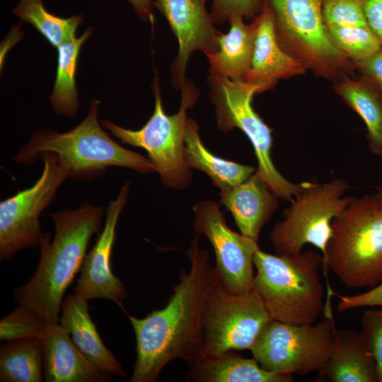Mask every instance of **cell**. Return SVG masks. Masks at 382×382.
Listing matches in <instances>:
<instances>
[{"label":"cell","instance_id":"1","mask_svg":"<svg viewBox=\"0 0 382 382\" xmlns=\"http://www.w3.org/2000/svg\"><path fill=\"white\" fill-rule=\"evenodd\" d=\"M187 253L190 270L180 273L166 305L143 318L127 313L137 341L131 382L156 381L172 360L182 359L190 364L201 354L203 310L214 273L208 252L199 247L197 237Z\"/></svg>","mask_w":382,"mask_h":382},{"label":"cell","instance_id":"2","mask_svg":"<svg viewBox=\"0 0 382 382\" xmlns=\"http://www.w3.org/2000/svg\"><path fill=\"white\" fill-rule=\"evenodd\" d=\"M104 215L101 207L88 202L51 213L54 238L45 233L35 272L13 290L16 302L45 324H58L64 292L81 268L91 238L101 231Z\"/></svg>","mask_w":382,"mask_h":382},{"label":"cell","instance_id":"3","mask_svg":"<svg viewBox=\"0 0 382 382\" xmlns=\"http://www.w3.org/2000/svg\"><path fill=\"white\" fill-rule=\"evenodd\" d=\"M99 105L100 102L93 99L86 117L68 132L45 129L35 132L14 161L29 165L42 153L54 152L69 178L82 180L100 177L110 166L142 173L154 172L149 158L122 146L105 132L98 120Z\"/></svg>","mask_w":382,"mask_h":382},{"label":"cell","instance_id":"4","mask_svg":"<svg viewBox=\"0 0 382 382\" xmlns=\"http://www.w3.org/2000/svg\"><path fill=\"white\" fill-rule=\"evenodd\" d=\"M323 258L316 251L272 255L260 248L253 256V289L272 320L312 325L324 313L325 288L320 277Z\"/></svg>","mask_w":382,"mask_h":382},{"label":"cell","instance_id":"5","mask_svg":"<svg viewBox=\"0 0 382 382\" xmlns=\"http://www.w3.org/2000/svg\"><path fill=\"white\" fill-rule=\"evenodd\" d=\"M323 268L328 292L330 270L349 288L372 289L382 283V199L352 197L332 221Z\"/></svg>","mask_w":382,"mask_h":382},{"label":"cell","instance_id":"6","mask_svg":"<svg viewBox=\"0 0 382 382\" xmlns=\"http://www.w3.org/2000/svg\"><path fill=\"white\" fill-rule=\"evenodd\" d=\"M282 48L315 76L335 83L356 71L332 42L323 18L324 0H265Z\"/></svg>","mask_w":382,"mask_h":382},{"label":"cell","instance_id":"7","mask_svg":"<svg viewBox=\"0 0 382 382\" xmlns=\"http://www.w3.org/2000/svg\"><path fill=\"white\" fill-rule=\"evenodd\" d=\"M181 88L179 111L172 115H166L156 78L153 86L154 113L139 129H126L108 120L101 121L103 127L122 143L146 150L163 185L177 190L185 188L191 181L192 173L185 160L184 133L187 110L194 105L198 95L195 87L186 81Z\"/></svg>","mask_w":382,"mask_h":382},{"label":"cell","instance_id":"8","mask_svg":"<svg viewBox=\"0 0 382 382\" xmlns=\"http://www.w3.org/2000/svg\"><path fill=\"white\" fill-rule=\"evenodd\" d=\"M211 83L218 127L224 132L237 127L245 133L254 148L257 160L256 173L277 198L291 202L301 184L290 182L274 166L272 158V131L252 105L255 93L271 87L265 83L233 81L214 75L211 76Z\"/></svg>","mask_w":382,"mask_h":382},{"label":"cell","instance_id":"9","mask_svg":"<svg viewBox=\"0 0 382 382\" xmlns=\"http://www.w3.org/2000/svg\"><path fill=\"white\" fill-rule=\"evenodd\" d=\"M299 192L283 212V220L274 226L270 239L277 255L301 252L312 244L325 255L332 234V221L348 205L352 197H343L349 188L344 180L319 183H301Z\"/></svg>","mask_w":382,"mask_h":382},{"label":"cell","instance_id":"10","mask_svg":"<svg viewBox=\"0 0 382 382\" xmlns=\"http://www.w3.org/2000/svg\"><path fill=\"white\" fill-rule=\"evenodd\" d=\"M335 330L332 316L315 325H292L272 320L250 350L267 371L304 376L319 371L325 365Z\"/></svg>","mask_w":382,"mask_h":382},{"label":"cell","instance_id":"11","mask_svg":"<svg viewBox=\"0 0 382 382\" xmlns=\"http://www.w3.org/2000/svg\"><path fill=\"white\" fill-rule=\"evenodd\" d=\"M270 320L253 289L243 294H234L219 286L214 277L204 306L199 357L250 349Z\"/></svg>","mask_w":382,"mask_h":382},{"label":"cell","instance_id":"12","mask_svg":"<svg viewBox=\"0 0 382 382\" xmlns=\"http://www.w3.org/2000/svg\"><path fill=\"white\" fill-rule=\"evenodd\" d=\"M40 178L30 187L0 202V259L9 261L20 250L40 248L44 241L40 216L52 202L58 189L69 178L57 154L45 152Z\"/></svg>","mask_w":382,"mask_h":382},{"label":"cell","instance_id":"13","mask_svg":"<svg viewBox=\"0 0 382 382\" xmlns=\"http://www.w3.org/2000/svg\"><path fill=\"white\" fill-rule=\"evenodd\" d=\"M193 210L195 232L204 235L215 252L216 283L234 294L251 291L255 277L253 256L260 248L257 241L229 228L216 202H198Z\"/></svg>","mask_w":382,"mask_h":382},{"label":"cell","instance_id":"14","mask_svg":"<svg viewBox=\"0 0 382 382\" xmlns=\"http://www.w3.org/2000/svg\"><path fill=\"white\" fill-rule=\"evenodd\" d=\"M130 185L127 182L116 198L105 209V224L95 245L86 254L81 268V275L74 287V293L86 300L93 299L112 301L125 312L123 301L128 296L124 283L112 272L111 256L116 238L120 215L125 207Z\"/></svg>","mask_w":382,"mask_h":382},{"label":"cell","instance_id":"15","mask_svg":"<svg viewBox=\"0 0 382 382\" xmlns=\"http://www.w3.org/2000/svg\"><path fill=\"white\" fill-rule=\"evenodd\" d=\"M206 0H156V7L167 19L179 44L173 64L174 83L181 87L190 55L195 50L214 53L219 49L213 19L209 14Z\"/></svg>","mask_w":382,"mask_h":382},{"label":"cell","instance_id":"16","mask_svg":"<svg viewBox=\"0 0 382 382\" xmlns=\"http://www.w3.org/2000/svg\"><path fill=\"white\" fill-rule=\"evenodd\" d=\"M256 35L250 69L244 81L265 83L272 88L279 79L304 74L307 69L279 44L272 8L265 0L255 18Z\"/></svg>","mask_w":382,"mask_h":382},{"label":"cell","instance_id":"17","mask_svg":"<svg viewBox=\"0 0 382 382\" xmlns=\"http://www.w3.org/2000/svg\"><path fill=\"white\" fill-rule=\"evenodd\" d=\"M43 371L47 382H104L111 376L100 371L76 347L59 323L47 325L42 335Z\"/></svg>","mask_w":382,"mask_h":382},{"label":"cell","instance_id":"18","mask_svg":"<svg viewBox=\"0 0 382 382\" xmlns=\"http://www.w3.org/2000/svg\"><path fill=\"white\" fill-rule=\"evenodd\" d=\"M243 235L258 241L263 226L279 207L278 198L256 171L243 183L220 192Z\"/></svg>","mask_w":382,"mask_h":382},{"label":"cell","instance_id":"19","mask_svg":"<svg viewBox=\"0 0 382 382\" xmlns=\"http://www.w3.org/2000/svg\"><path fill=\"white\" fill-rule=\"evenodd\" d=\"M318 374L320 381L378 382L376 363L362 332L335 328L330 357Z\"/></svg>","mask_w":382,"mask_h":382},{"label":"cell","instance_id":"20","mask_svg":"<svg viewBox=\"0 0 382 382\" xmlns=\"http://www.w3.org/2000/svg\"><path fill=\"white\" fill-rule=\"evenodd\" d=\"M59 324L71 336L80 352L100 371L126 377L120 361L102 342L89 316L87 300L74 293L68 295L62 303Z\"/></svg>","mask_w":382,"mask_h":382},{"label":"cell","instance_id":"21","mask_svg":"<svg viewBox=\"0 0 382 382\" xmlns=\"http://www.w3.org/2000/svg\"><path fill=\"white\" fill-rule=\"evenodd\" d=\"M190 378L201 382H291V374L263 369L253 359L228 352L219 355L201 356L190 364Z\"/></svg>","mask_w":382,"mask_h":382},{"label":"cell","instance_id":"22","mask_svg":"<svg viewBox=\"0 0 382 382\" xmlns=\"http://www.w3.org/2000/svg\"><path fill=\"white\" fill-rule=\"evenodd\" d=\"M231 28L226 34L218 33L219 49L205 53L212 75L243 80L250 69L256 35L254 20L245 24L243 18L233 16L229 20Z\"/></svg>","mask_w":382,"mask_h":382},{"label":"cell","instance_id":"23","mask_svg":"<svg viewBox=\"0 0 382 382\" xmlns=\"http://www.w3.org/2000/svg\"><path fill=\"white\" fill-rule=\"evenodd\" d=\"M184 155L187 166L202 170L220 190H228L248 179L255 171L252 166L238 163L212 154L202 142L197 124L187 118L184 133Z\"/></svg>","mask_w":382,"mask_h":382},{"label":"cell","instance_id":"24","mask_svg":"<svg viewBox=\"0 0 382 382\" xmlns=\"http://www.w3.org/2000/svg\"><path fill=\"white\" fill-rule=\"evenodd\" d=\"M333 90L363 120L369 150L382 157V93L361 75L333 83Z\"/></svg>","mask_w":382,"mask_h":382},{"label":"cell","instance_id":"25","mask_svg":"<svg viewBox=\"0 0 382 382\" xmlns=\"http://www.w3.org/2000/svg\"><path fill=\"white\" fill-rule=\"evenodd\" d=\"M42 371L41 337L8 341L1 346V382H41Z\"/></svg>","mask_w":382,"mask_h":382},{"label":"cell","instance_id":"26","mask_svg":"<svg viewBox=\"0 0 382 382\" xmlns=\"http://www.w3.org/2000/svg\"><path fill=\"white\" fill-rule=\"evenodd\" d=\"M92 34L88 28L79 37L63 42L57 49L58 60L56 79L50 101L54 110L72 117L77 112L79 105L75 76L81 47Z\"/></svg>","mask_w":382,"mask_h":382},{"label":"cell","instance_id":"27","mask_svg":"<svg viewBox=\"0 0 382 382\" xmlns=\"http://www.w3.org/2000/svg\"><path fill=\"white\" fill-rule=\"evenodd\" d=\"M13 14L33 25L54 47L75 37L78 26L83 21L81 15L62 18L50 13L42 0H18Z\"/></svg>","mask_w":382,"mask_h":382},{"label":"cell","instance_id":"28","mask_svg":"<svg viewBox=\"0 0 382 382\" xmlns=\"http://www.w3.org/2000/svg\"><path fill=\"white\" fill-rule=\"evenodd\" d=\"M325 26L335 45L354 64L371 57L382 47L368 27Z\"/></svg>","mask_w":382,"mask_h":382},{"label":"cell","instance_id":"29","mask_svg":"<svg viewBox=\"0 0 382 382\" xmlns=\"http://www.w3.org/2000/svg\"><path fill=\"white\" fill-rule=\"evenodd\" d=\"M47 324L34 312L20 305L0 321V339L13 341L42 337Z\"/></svg>","mask_w":382,"mask_h":382},{"label":"cell","instance_id":"30","mask_svg":"<svg viewBox=\"0 0 382 382\" xmlns=\"http://www.w3.org/2000/svg\"><path fill=\"white\" fill-rule=\"evenodd\" d=\"M323 18L325 25L368 27L361 0H324Z\"/></svg>","mask_w":382,"mask_h":382},{"label":"cell","instance_id":"31","mask_svg":"<svg viewBox=\"0 0 382 382\" xmlns=\"http://www.w3.org/2000/svg\"><path fill=\"white\" fill-rule=\"evenodd\" d=\"M361 324V332L376 363L378 382H382V308L365 311Z\"/></svg>","mask_w":382,"mask_h":382},{"label":"cell","instance_id":"32","mask_svg":"<svg viewBox=\"0 0 382 382\" xmlns=\"http://www.w3.org/2000/svg\"><path fill=\"white\" fill-rule=\"evenodd\" d=\"M211 16L214 22L229 20L233 16L249 18L259 13L262 0H212Z\"/></svg>","mask_w":382,"mask_h":382},{"label":"cell","instance_id":"33","mask_svg":"<svg viewBox=\"0 0 382 382\" xmlns=\"http://www.w3.org/2000/svg\"><path fill=\"white\" fill-rule=\"evenodd\" d=\"M356 71L382 93V47L371 57L354 63Z\"/></svg>","mask_w":382,"mask_h":382},{"label":"cell","instance_id":"34","mask_svg":"<svg viewBox=\"0 0 382 382\" xmlns=\"http://www.w3.org/2000/svg\"><path fill=\"white\" fill-rule=\"evenodd\" d=\"M366 25L382 45V0H361Z\"/></svg>","mask_w":382,"mask_h":382},{"label":"cell","instance_id":"35","mask_svg":"<svg viewBox=\"0 0 382 382\" xmlns=\"http://www.w3.org/2000/svg\"><path fill=\"white\" fill-rule=\"evenodd\" d=\"M138 16L143 21H152L154 8L152 0H128Z\"/></svg>","mask_w":382,"mask_h":382},{"label":"cell","instance_id":"36","mask_svg":"<svg viewBox=\"0 0 382 382\" xmlns=\"http://www.w3.org/2000/svg\"><path fill=\"white\" fill-rule=\"evenodd\" d=\"M376 194L382 199V188L377 187Z\"/></svg>","mask_w":382,"mask_h":382}]
</instances>
